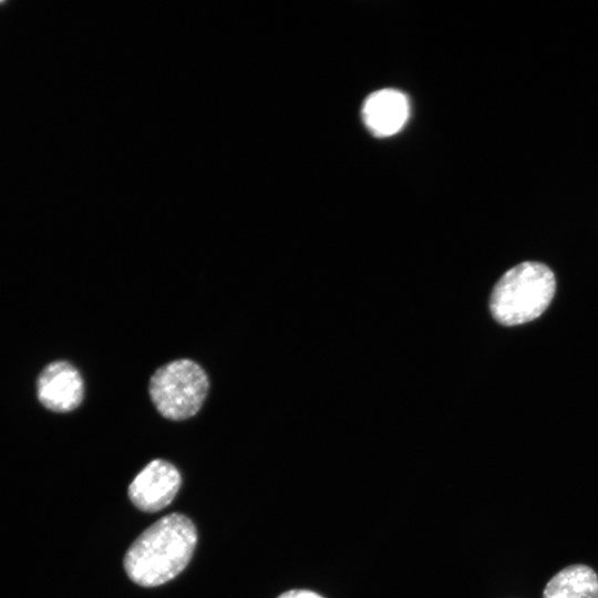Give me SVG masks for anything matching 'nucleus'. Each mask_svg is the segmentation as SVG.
Returning a JSON list of instances; mask_svg holds the SVG:
<instances>
[{
  "mask_svg": "<svg viewBox=\"0 0 598 598\" xmlns=\"http://www.w3.org/2000/svg\"><path fill=\"white\" fill-rule=\"evenodd\" d=\"M209 389L206 371L190 359H177L159 367L151 377L148 393L166 419L182 421L202 408Z\"/></svg>",
  "mask_w": 598,
  "mask_h": 598,
  "instance_id": "3",
  "label": "nucleus"
},
{
  "mask_svg": "<svg viewBox=\"0 0 598 598\" xmlns=\"http://www.w3.org/2000/svg\"><path fill=\"white\" fill-rule=\"evenodd\" d=\"M38 399L50 411L75 410L84 396V382L79 370L68 361H54L41 372L37 383Z\"/></svg>",
  "mask_w": 598,
  "mask_h": 598,
  "instance_id": "5",
  "label": "nucleus"
},
{
  "mask_svg": "<svg viewBox=\"0 0 598 598\" xmlns=\"http://www.w3.org/2000/svg\"><path fill=\"white\" fill-rule=\"evenodd\" d=\"M556 290L554 272L537 261H524L507 270L493 288L489 309L503 326L529 322L550 305Z\"/></svg>",
  "mask_w": 598,
  "mask_h": 598,
  "instance_id": "2",
  "label": "nucleus"
},
{
  "mask_svg": "<svg viewBox=\"0 0 598 598\" xmlns=\"http://www.w3.org/2000/svg\"><path fill=\"white\" fill-rule=\"evenodd\" d=\"M196 544L193 522L179 513L168 514L132 543L124 556V569L142 587L163 585L185 569Z\"/></svg>",
  "mask_w": 598,
  "mask_h": 598,
  "instance_id": "1",
  "label": "nucleus"
},
{
  "mask_svg": "<svg viewBox=\"0 0 598 598\" xmlns=\"http://www.w3.org/2000/svg\"><path fill=\"white\" fill-rule=\"evenodd\" d=\"M0 3H2V1H0Z\"/></svg>",
  "mask_w": 598,
  "mask_h": 598,
  "instance_id": "9",
  "label": "nucleus"
},
{
  "mask_svg": "<svg viewBox=\"0 0 598 598\" xmlns=\"http://www.w3.org/2000/svg\"><path fill=\"white\" fill-rule=\"evenodd\" d=\"M543 598H598V576L586 565H571L547 582Z\"/></svg>",
  "mask_w": 598,
  "mask_h": 598,
  "instance_id": "7",
  "label": "nucleus"
},
{
  "mask_svg": "<svg viewBox=\"0 0 598 598\" xmlns=\"http://www.w3.org/2000/svg\"><path fill=\"white\" fill-rule=\"evenodd\" d=\"M277 598H323V597L310 590L293 589V590H288L281 594Z\"/></svg>",
  "mask_w": 598,
  "mask_h": 598,
  "instance_id": "8",
  "label": "nucleus"
},
{
  "mask_svg": "<svg viewBox=\"0 0 598 598\" xmlns=\"http://www.w3.org/2000/svg\"><path fill=\"white\" fill-rule=\"evenodd\" d=\"M182 484L178 470L165 460H153L128 486L131 502L141 511L154 513L166 507Z\"/></svg>",
  "mask_w": 598,
  "mask_h": 598,
  "instance_id": "4",
  "label": "nucleus"
},
{
  "mask_svg": "<svg viewBox=\"0 0 598 598\" xmlns=\"http://www.w3.org/2000/svg\"><path fill=\"white\" fill-rule=\"evenodd\" d=\"M409 117L406 96L394 89H382L371 93L362 106V118L375 136L386 137L398 133Z\"/></svg>",
  "mask_w": 598,
  "mask_h": 598,
  "instance_id": "6",
  "label": "nucleus"
}]
</instances>
